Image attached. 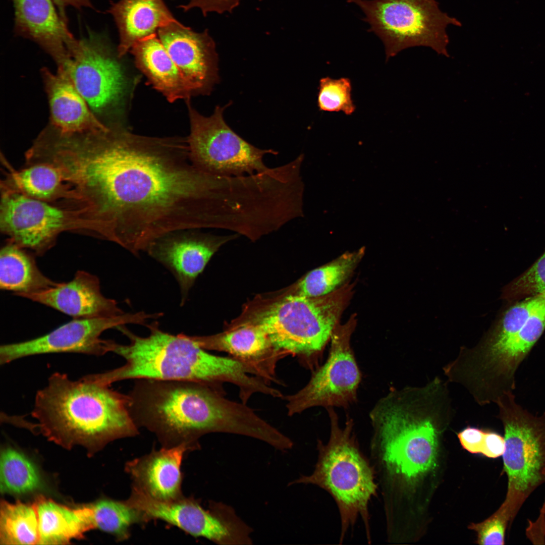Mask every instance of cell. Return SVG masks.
<instances>
[{
  "instance_id": "25",
  "label": "cell",
  "mask_w": 545,
  "mask_h": 545,
  "mask_svg": "<svg viewBox=\"0 0 545 545\" xmlns=\"http://www.w3.org/2000/svg\"><path fill=\"white\" fill-rule=\"evenodd\" d=\"M39 525L38 544H68L94 528L90 505L72 508L43 497L34 503Z\"/></svg>"
},
{
  "instance_id": "36",
  "label": "cell",
  "mask_w": 545,
  "mask_h": 545,
  "mask_svg": "<svg viewBox=\"0 0 545 545\" xmlns=\"http://www.w3.org/2000/svg\"><path fill=\"white\" fill-rule=\"evenodd\" d=\"M241 0H191L185 5L180 7L187 11L192 8H198L202 11L204 16L209 12H216L223 14L228 12L231 13L240 4ZM262 1V0H258Z\"/></svg>"
},
{
  "instance_id": "4",
  "label": "cell",
  "mask_w": 545,
  "mask_h": 545,
  "mask_svg": "<svg viewBox=\"0 0 545 545\" xmlns=\"http://www.w3.org/2000/svg\"><path fill=\"white\" fill-rule=\"evenodd\" d=\"M128 401L108 386L55 372L37 392L31 414L49 441L68 449L81 446L93 454L114 440L138 434Z\"/></svg>"
},
{
  "instance_id": "29",
  "label": "cell",
  "mask_w": 545,
  "mask_h": 545,
  "mask_svg": "<svg viewBox=\"0 0 545 545\" xmlns=\"http://www.w3.org/2000/svg\"><path fill=\"white\" fill-rule=\"evenodd\" d=\"M0 481L2 493L15 495L33 493L42 483L36 465L23 453L10 447L1 451Z\"/></svg>"
},
{
  "instance_id": "16",
  "label": "cell",
  "mask_w": 545,
  "mask_h": 545,
  "mask_svg": "<svg viewBox=\"0 0 545 545\" xmlns=\"http://www.w3.org/2000/svg\"><path fill=\"white\" fill-rule=\"evenodd\" d=\"M157 34L196 94H209L220 80L215 44L207 29L197 33L178 22L160 28Z\"/></svg>"
},
{
  "instance_id": "11",
  "label": "cell",
  "mask_w": 545,
  "mask_h": 545,
  "mask_svg": "<svg viewBox=\"0 0 545 545\" xmlns=\"http://www.w3.org/2000/svg\"><path fill=\"white\" fill-rule=\"evenodd\" d=\"M355 320L351 317L345 324L337 325L326 361L314 369L305 386L283 397L289 416L313 407L347 408L357 401L361 374L350 344Z\"/></svg>"
},
{
  "instance_id": "37",
  "label": "cell",
  "mask_w": 545,
  "mask_h": 545,
  "mask_svg": "<svg viewBox=\"0 0 545 545\" xmlns=\"http://www.w3.org/2000/svg\"><path fill=\"white\" fill-rule=\"evenodd\" d=\"M485 430L468 426L460 431L458 438L462 447L472 454H481Z\"/></svg>"
},
{
  "instance_id": "38",
  "label": "cell",
  "mask_w": 545,
  "mask_h": 545,
  "mask_svg": "<svg viewBox=\"0 0 545 545\" xmlns=\"http://www.w3.org/2000/svg\"><path fill=\"white\" fill-rule=\"evenodd\" d=\"M504 447V437L495 432L485 430L481 454L488 458H496L502 456Z\"/></svg>"
},
{
  "instance_id": "24",
  "label": "cell",
  "mask_w": 545,
  "mask_h": 545,
  "mask_svg": "<svg viewBox=\"0 0 545 545\" xmlns=\"http://www.w3.org/2000/svg\"><path fill=\"white\" fill-rule=\"evenodd\" d=\"M108 13L119 32V58L137 41L156 34L162 27L178 22L162 0H120L111 4Z\"/></svg>"
},
{
  "instance_id": "9",
  "label": "cell",
  "mask_w": 545,
  "mask_h": 545,
  "mask_svg": "<svg viewBox=\"0 0 545 545\" xmlns=\"http://www.w3.org/2000/svg\"><path fill=\"white\" fill-rule=\"evenodd\" d=\"M364 12L363 21L383 41L386 61L405 49L431 48L449 57L446 31L449 25L461 26L457 19L439 8L435 0H348Z\"/></svg>"
},
{
  "instance_id": "32",
  "label": "cell",
  "mask_w": 545,
  "mask_h": 545,
  "mask_svg": "<svg viewBox=\"0 0 545 545\" xmlns=\"http://www.w3.org/2000/svg\"><path fill=\"white\" fill-rule=\"evenodd\" d=\"M545 304V293L528 297L508 309L479 343L491 345L504 341L519 331Z\"/></svg>"
},
{
  "instance_id": "22",
  "label": "cell",
  "mask_w": 545,
  "mask_h": 545,
  "mask_svg": "<svg viewBox=\"0 0 545 545\" xmlns=\"http://www.w3.org/2000/svg\"><path fill=\"white\" fill-rule=\"evenodd\" d=\"M41 73L54 132L69 136L97 133L108 129L93 113L65 71L58 70L53 74L43 68Z\"/></svg>"
},
{
  "instance_id": "3",
  "label": "cell",
  "mask_w": 545,
  "mask_h": 545,
  "mask_svg": "<svg viewBox=\"0 0 545 545\" xmlns=\"http://www.w3.org/2000/svg\"><path fill=\"white\" fill-rule=\"evenodd\" d=\"M450 409L437 377L421 387L392 388L376 403L369 413L373 445L388 474L409 482L435 468L440 429Z\"/></svg>"
},
{
  "instance_id": "23",
  "label": "cell",
  "mask_w": 545,
  "mask_h": 545,
  "mask_svg": "<svg viewBox=\"0 0 545 545\" xmlns=\"http://www.w3.org/2000/svg\"><path fill=\"white\" fill-rule=\"evenodd\" d=\"M130 50L137 67L169 102L188 100L197 94L169 56L157 34L137 41Z\"/></svg>"
},
{
  "instance_id": "15",
  "label": "cell",
  "mask_w": 545,
  "mask_h": 545,
  "mask_svg": "<svg viewBox=\"0 0 545 545\" xmlns=\"http://www.w3.org/2000/svg\"><path fill=\"white\" fill-rule=\"evenodd\" d=\"M196 229L172 232L152 241L145 251L176 279L184 303L195 280L217 248L233 237H217Z\"/></svg>"
},
{
  "instance_id": "31",
  "label": "cell",
  "mask_w": 545,
  "mask_h": 545,
  "mask_svg": "<svg viewBox=\"0 0 545 545\" xmlns=\"http://www.w3.org/2000/svg\"><path fill=\"white\" fill-rule=\"evenodd\" d=\"M94 528L113 535L118 541L130 536L131 527L148 522L144 514L127 500L102 499L92 505Z\"/></svg>"
},
{
  "instance_id": "8",
  "label": "cell",
  "mask_w": 545,
  "mask_h": 545,
  "mask_svg": "<svg viewBox=\"0 0 545 545\" xmlns=\"http://www.w3.org/2000/svg\"><path fill=\"white\" fill-rule=\"evenodd\" d=\"M504 429L503 469L508 478L499 509L511 526L522 506L545 483V412L534 415L518 404L513 392L495 401Z\"/></svg>"
},
{
  "instance_id": "39",
  "label": "cell",
  "mask_w": 545,
  "mask_h": 545,
  "mask_svg": "<svg viewBox=\"0 0 545 545\" xmlns=\"http://www.w3.org/2000/svg\"><path fill=\"white\" fill-rule=\"evenodd\" d=\"M52 1L55 4L62 17L67 20L66 9L68 7H73L77 9L93 8L90 0H52Z\"/></svg>"
},
{
  "instance_id": "14",
  "label": "cell",
  "mask_w": 545,
  "mask_h": 545,
  "mask_svg": "<svg viewBox=\"0 0 545 545\" xmlns=\"http://www.w3.org/2000/svg\"><path fill=\"white\" fill-rule=\"evenodd\" d=\"M153 314L140 311L110 317L74 318L51 332L27 341L0 347V364L30 356L58 353L102 355L108 352L109 340L102 339L105 331L122 325H146Z\"/></svg>"
},
{
  "instance_id": "26",
  "label": "cell",
  "mask_w": 545,
  "mask_h": 545,
  "mask_svg": "<svg viewBox=\"0 0 545 545\" xmlns=\"http://www.w3.org/2000/svg\"><path fill=\"white\" fill-rule=\"evenodd\" d=\"M44 275L25 248L9 241L0 252V287L26 296L59 285Z\"/></svg>"
},
{
  "instance_id": "27",
  "label": "cell",
  "mask_w": 545,
  "mask_h": 545,
  "mask_svg": "<svg viewBox=\"0 0 545 545\" xmlns=\"http://www.w3.org/2000/svg\"><path fill=\"white\" fill-rule=\"evenodd\" d=\"M4 161L6 175L1 182V188L52 203L57 200L62 202L66 198L67 186L60 172L54 167L36 163L16 170L4 158Z\"/></svg>"
},
{
  "instance_id": "17",
  "label": "cell",
  "mask_w": 545,
  "mask_h": 545,
  "mask_svg": "<svg viewBox=\"0 0 545 545\" xmlns=\"http://www.w3.org/2000/svg\"><path fill=\"white\" fill-rule=\"evenodd\" d=\"M14 32L38 44L56 62L58 68L68 61L77 41L52 0H12Z\"/></svg>"
},
{
  "instance_id": "20",
  "label": "cell",
  "mask_w": 545,
  "mask_h": 545,
  "mask_svg": "<svg viewBox=\"0 0 545 545\" xmlns=\"http://www.w3.org/2000/svg\"><path fill=\"white\" fill-rule=\"evenodd\" d=\"M74 318L110 317L124 313L113 299L101 293L98 278L78 270L67 283L25 297Z\"/></svg>"
},
{
  "instance_id": "1",
  "label": "cell",
  "mask_w": 545,
  "mask_h": 545,
  "mask_svg": "<svg viewBox=\"0 0 545 545\" xmlns=\"http://www.w3.org/2000/svg\"><path fill=\"white\" fill-rule=\"evenodd\" d=\"M51 162L86 232L134 254L169 233L215 226L221 179L193 162L187 139L109 128L65 139Z\"/></svg>"
},
{
  "instance_id": "33",
  "label": "cell",
  "mask_w": 545,
  "mask_h": 545,
  "mask_svg": "<svg viewBox=\"0 0 545 545\" xmlns=\"http://www.w3.org/2000/svg\"><path fill=\"white\" fill-rule=\"evenodd\" d=\"M352 90L351 81L348 78H321L319 81L317 99L319 111L352 115L356 105L352 99Z\"/></svg>"
},
{
  "instance_id": "40",
  "label": "cell",
  "mask_w": 545,
  "mask_h": 545,
  "mask_svg": "<svg viewBox=\"0 0 545 545\" xmlns=\"http://www.w3.org/2000/svg\"><path fill=\"white\" fill-rule=\"evenodd\" d=\"M544 474H545V471H544Z\"/></svg>"
},
{
  "instance_id": "2",
  "label": "cell",
  "mask_w": 545,
  "mask_h": 545,
  "mask_svg": "<svg viewBox=\"0 0 545 545\" xmlns=\"http://www.w3.org/2000/svg\"><path fill=\"white\" fill-rule=\"evenodd\" d=\"M128 409L137 426L153 432L162 447L199 449V439L224 432L264 439L269 424L242 402L228 400L221 389L193 381L136 379Z\"/></svg>"
},
{
  "instance_id": "21",
  "label": "cell",
  "mask_w": 545,
  "mask_h": 545,
  "mask_svg": "<svg viewBox=\"0 0 545 545\" xmlns=\"http://www.w3.org/2000/svg\"><path fill=\"white\" fill-rule=\"evenodd\" d=\"M190 338L205 350L228 353L230 357L251 367L268 383H280L275 368L285 354L277 350L264 330L257 323L246 324L225 333Z\"/></svg>"
},
{
  "instance_id": "35",
  "label": "cell",
  "mask_w": 545,
  "mask_h": 545,
  "mask_svg": "<svg viewBox=\"0 0 545 545\" xmlns=\"http://www.w3.org/2000/svg\"><path fill=\"white\" fill-rule=\"evenodd\" d=\"M510 525L506 517L498 509L483 522L472 524L469 528L477 534L480 544H504L506 531Z\"/></svg>"
},
{
  "instance_id": "6",
  "label": "cell",
  "mask_w": 545,
  "mask_h": 545,
  "mask_svg": "<svg viewBox=\"0 0 545 545\" xmlns=\"http://www.w3.org/2000/svg\"><path fill=\"white\" fill-rule=\"evenodd\" d=\"M352 289L346 284L322 296L289 295L259 312L254 322L264 330L277 350L297 356L314 370L339 324Z\"/></svg>"
},
{
  "instance_id": "19",
  "label": "cell",
  "mask_w": 545,
  "mask_h": 545,
  "mask_svg": "<svg viewBox=\"0 0 545 545\" xmlns=\"http://www.w3.org/2000/svg\"><path fill=\"white\" fill-rule=\"evenodd\" d=\"M185 446L162 447L125 464V471L132 480V489L159 501H171L184 496L182 490V461Z\"/></svg>"
},
{
  "instance_id": "7",
  "label": "cell",
  "mask_w": 545,
  "mask_h": 545,
  "mask_svg": "<svg viewBox=\"0 0 545 545\" xmlns=\"http://www.w3.org/2000/svg\"><path fill=\"white\" fill-rule=\"evenodd\" d=\"M326 409L330 421V435L325 444L318 441V457L314 470L309 475L290 482L288 485L314 484L330 493L339 510L343 538L359 516L367 526L368 503L375 495L377 486L373 471L357 447L353 420L347 416L345 426L341 427L334 408Z\"/></svg>"
},
{
  "instance_id": "18",
  "label": "cell",
  "mask_w": 545,
  "mask_h": 545,
  "mask_svg": "<svg viewBox=\"0 0 545 545\" xmlns=\"http://www.w3.org/2000/svg\"><path fill=\"white\" fill-rule=\"evenodd\" d=\"M140 510L148 522L161 520L197 537L213 542L221 537L225 526L224 516L217 510L204 508L198 500L185 496L171 501H159L132 489L126 500Z\"/></svg>"
},
{
  "instance_id": "28",
  "label": "cell",
  "mask_w": 545,
  "mask_h": 545,
  "mask_svg": "<svg viewBox=\"0 0 545 545\" xmlns=\"http://www.w3.org/2000/svg\"><path fill=\"white\" fill-rule=\"evenodd\" d=\"M364 247L346 252L307 274L297 285L295 294L315 297L328 295L344 286L364 254Z\"/></svg>"
},
{
  "instance_id": "30",
  "label": "cell",
  "mask_w": 545,
  "mask_h": 545,
  "mask_svg": "<svg viewBox=\"0 0 545 545\" xmlns=\"http://www.w3.org/2000/svg\"><path fill=\"white\" fill-rule=\"evenodd\" d=\"M39 539L38 515L34 503L1 502V544H35Z\"/></svg>"
},
{
  "instance_id": "34",
  "label": "cell",
  "mask_w": 545,
  "mask_h": 545,
  "mask_svg": "<svg viewBox=\"0 0 545 545\" xmlns=\"http://www.w3.org/2000/svg\"><path fill=\"white\" fill-rule=\"evenodd\" d=\"M545 293V252L526 271L511 283L505 295L509 298Z\"/></svg>"
},
{
  "instance_id": "5",
  "label": "cell",
  "mask_w": 545,
  "mask_h": 545,
  "mask_svg": "<svg viewBox=\"0 0 545 545\" xmlns=\"http://www.w3.org/2000/svg\"><path fill=\"white\" fill-rule=\"evenodd\" d=\"M157 323L146 324L150 333L145 337L134 334L125 325L118 327L130 343L121 345L111 340L109 351L124 358L125 363L108 371L90 374L91 380L108 386L128 379L193 381L221 389L219 385L227 382L237 386L242 395L256 388L257 379L248 365L231 357L211 354L189 336L166 333Z\"/></svg>"
},
{
  "instance_id": "10",
  "label": "cell",
  "mask_w": 545,
  "mask_h": 545,
  "mask_svg": "<svg viewBox=\"0 0 545 545\" xmlns=\"http://www.w3.org/2000/svg\"><path fill=\"white\" fill-rule=\"evenodd\" d=\"M190 133L186 138L193 162L208 173L225 176L252 175L267 170L263 158L277 155L271 149H262L237 134L225 122L223 107L216 106L209 117L200 115L187 100Z\"/></svg>"
},
{
  "instance_id": "13",
  "label": "cell",
  "mask_w": 545,
  "mask_h": 545,
  "mask_svg": "<svg viewBox=\"0 0 545 545\" xmlns=\"http://www.w3.org/2000/svg\"><path fill=\"white\" fill-rule=\"evenodd\" d=\"M1 189L0 229L9 241L41 255L62 233L80 232L72 209Z\"/></svg>"
},
{
  "instance_id": "12",
  "label": "cell",
  "mask_w": 545,
  "mask_h": 545,
  "mask_svg": "<svg viewBox=\"0 0 545 545\" xmlns=\"http://www.w3.org/2000/svg\"><path fill=\"white\" fill-rule=\"evenodd\" d=\"M58 70L68 74L95 115L118 106L129 89L124 69L104 37L92 31L77 40L69 61Z\"/></svg>"
}]
</instances>
